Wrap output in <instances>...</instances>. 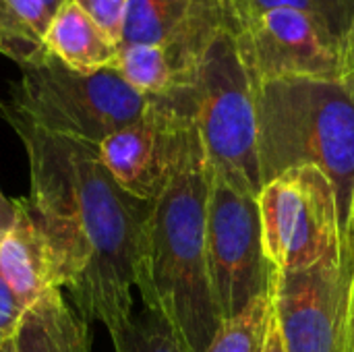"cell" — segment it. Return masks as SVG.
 <instances>
[{
    "mask_svg": "<svg viewBox=\"0 0 354 352\" xmlns=\"http://www.w3.org/2000/svg\"><path fill=\"white\" fill-rule=\"evenodd\" d=\"M27 307L15 297L0 276V352H15L19 328Z\"/></svg>",
    "mask_w": 354,
    "mask_h": 352,
    "instance_id": "obj_21",
    "label": "cell"
},
{
    "mask_svg": "<svg viewBox=\"0 0 354 352\" xmlns=\"http://www.w3.org/2000/svg\"><path fill=\"white\" fill-rule=\"evenodd\" d=\"M185 87L162 98H149L145 112L137 120L110 133L97 145L106 172L127 195L141 203H151L168 178L176 114Z\"/></svg>",
    "mask_w": 354,
    "mask_h": 352,
    "instance_id": "obj_10",
    "label": "cell"
},
{
    "mask_svg": "<svg viewBox=\"0 0 354 352\" xmlns=\"http://www.w3.org/2000/svg\"><path fill=\"white\" fill-rule=\"evenodd\" d=\"M224 6L234 25L245 23L270 8L301 10L309 15L346 54V37L353 23L354 0H224Z\"/></svg>",
    "mask_w": 354,
    "mask_h": 352,
    "instance_id": "obj_17",
    "label": "cell"
},
{
    "mask_svg": "<svg viewBox=\"0 0 354 352\" xmlns=\"http://www.w3.org/2000/svg\"><path fill=\"white\" fill-rule=\"evenodd\" d=\"M351 241H354V193H353V210H351Z\"/></svg>",
    "mask_w": 354,
    "mask_h": 352,
    "instance_id": "obj_27",
    "label": "cell"
},
{
    "mask_svg": "<svg viewBox=\"0 0 354 352\" xmlns=\"http://www.w3.org/2000/svg\"><path fill=\"white\" fill-rule=\"evenodd\" d=\"M261 245L274 270L299 272L342 259L346 243L330 178L299 166L268 180L257 195Z\"/></svg>",
    "mask_w": 354,
    "mask_h": 352,
    "instance_id": "obj_6",
    "label": "cell"
},
{
    "mask_svg": "<svg viewBox=\"0 0 354 352\" xmlns=\"http://www.w3.org/2000/svg\"><path fill=\"white\" fill-rule=\"evenodd\" d=\"M232 27L253 85L348 77L342 48L301 10L270 8Z\"/></svg>",
    "mask_w": 354,
    "mask_h": 352,
    "instance_id": "obj_9",
    "label": "cell"
},
{
    "mask_svg": "<svg viewBox=\"0 0 354 352\" xmlns=\"http://www.w3.org/2000/svg\"><path fill=\"white\" fill-rule=\"evenodd\" d=\"M44 2L48 4V8H50L52 12H56V10H58L64 2H68V0H44Z\"/></svg>",
    "mask_w": 354,
    "mask_h": 352,
    "instance_id": "obj_26",
    "label": "cell"
},
{
    "mask_svg": "<svg viewBox=\"0 0 354 352\" xmlns=\"http://www.w3.org/2000/svg\"><path fill=\"white\" fill-rule=\"evenodd\" d=\"M346 352H354V268L346 297Z\"/></svg>",
    "mask_w": 354,
    "mask_h": 352,
    "instance_id": "obj_23",
    "label": "cell"
},
{
    "mask_svg": "<svg viewBox=\"0 0 354 352\" xmlns=\"http://www.w3.org/2000/svg\"><path fill=\"white\" fill-rule=\"evenodd\" d=\"M0 116L21 139L29 162V210L48 237L62 290L85 322L110 338L133 319L149 203L127 195L100 162L97 145L33 124L6 100Z\"/></svg>",
    "mask_w": 354,
    "mask_h": 352,
    "instance_id": "obj_1",
    "label": "cell"
},
{
    "mask_svg": "<svg viewBox=\"0 0 354 352\" xmlns=\"http://www.w3.org/2000/svg\"><path fill=\"white\" fill-rule=\"evenodd\" d=\"M197 52L189 54V50L185 52V48L174 44L118 46L114 68L141 95L162 98L178 87L191 85Z\"/></svg>",
    "mask_w": 354,
    "mask_h": 352,
    "instance_id": "obj_13",
    "label": "cell"
},
{
    "mask_svg": "<svg viewBox=\"0 0 354 352\" xmlns=\"http://www.w3.org/2000/svg\"><path fill=\"white\" fill-rule=\"evenodd\" d=\"M263 352H286L284 342H282L280 328H278V324H276V319H274V313H272V319H270V328H268V336H266Z\"/></svg>",
    "mask_w": 354,
    "mask_h": 352,
    "instance_id": "obj_24",
    "label": "cell"
},
{
    "mask_svg": "<svg viewBox=\"0 0 354 352\" xmlns=\"http://www.w3.org/2000/svg\"><path fill=\"white\" fill-rule=\"evenodd\" d=\"M114 352H187L168 322L153 309H141L131 324L112 336Z\"/></svg>",
    "mask_w": 354,
    "mask_h": 352,
    "instance_id": "obj_19",
    "label": "cell"
},
{
    "mask_svg": "<svg viewBox=\"0 0 354 352\" xmlns=\"http://www.w3.org/2000/svg\"><path fill=\"white\" fill-rule=\"evenodd\" d=\"M17 222V199H8L0 191V241L10 232Z\"/></svg>",
    "mask_w": 354,
    "mask_h": 352,
    "instance_id": "obj_22",
    "label": "cell"
},
{
    "mask_svg": "<svg viewBox=\"0 0 354 352\" xmlns=\"http://www.w3.org/2000/svg\"><path fill=\"white\" fill-rule=\"evenodd\" d=\"M205 251L212 295L222 322L270 293L274 268L261 245L257 197L234 187L212 168Z\"/></svg>",
    "mask_w": 354,
    "mask_h": 352,
    "instance_id": "obj_7",
    "label": "cell"
},
{
    "mask_svg": "<svg viewBox=\"0 0 354 352\" xmlns=\"http://www.w3.org/2000/svg\"><path fill=\"white\" fill-rule=\"evenodd\" d=\"M0 276L27 309L48 290H62L56 253L33 218L27 197L17 199V222L0 241Z\"/></svg>",
    "mask_w": 354,
    "mask_h": 352,
    "instance_id": "obj_11",
    "label": "cell"
},
{
    "mask_svg": "<svg viewBox=\"0 0 354 352\" xmlns=\"http://www.w3.org/2000/svg\"><path fill=\"white\" fill-rule=\"evenodd\" d=\"M253 87L263 185L290 168H319L334 187L342 234L346 243H353V77L278 79Z\"/></svg>",
    "mask_w": 354,
    "mask_h": 352,
    "instance_id": "obj_3",
    "label": "cell"
},
{
    "mask_svg": "<svg viewBox=\"0 0 354 352\" xmlns=\"http://www.w3.org/2000/svg\"><path fill=\"white\" fill-rule=\"evenodd\" d=\"M15 352H91L89 322L60 288L48 290L25 311Z\"/></svg>",
    "mask_w": 354,
    "mask_h": 352,
    "instance_id": "obj_12",
    "label": "cell"
},
{
    "mask_svg": "<svg viewBox=\"0 0 354 352\" xmlns=\"http://www.w3.org/2000/svg\"><path fill=\"white\" fill-rule=\"evenodd\" d=\"M214 0H129L120 46H170L191 37Z\"/></svg>",
    "mask_w": 354,
    "mask_h": 352,
    "instance_id": "obj_14",
    "label": "cell"
},
{
    "mask_svg": "<svg viewBox=\"0 0 354 352\" xmlns=\"http://www.w3.org/2000/svg\"><path fill=\"white\" fill-rule=\"evenodd\" d=\"M209 162L195 124L191 85L183 89L168 178L149 203L135 288L158 311L187 352H203L218 332L205 251Z\"/></svg>",
    "mask_w": 354,
    "mask_h": 352,
    "instance_id": "obj_2",
    "label": "cell"
},
{
    "mask_svg": "<svg viewBox=\"0 0 354 352\" xmlns=\"http://www.w3.org/2000/svg\"><path fill=\"white\" fill-rule=\"evenodd\" d=\"M48 56L73 71H100L116 62L118 46L110 41L91 19L73 2H64L52 17L46 33Z\"/></svg>",
    "mask_w": 354,
    "mask_h": 352,
    "instance_id": "obj_15",
    "label": "cell"
},
{
    "mask_svg": "<svg viewBox=\"0 0 354 352\" xmlns=\"http://www.w3.org/2000/svg\"><path fill=\"white\" fill-rule=\"evenodd\" d=\"M54 12L44 0H0V54L21 66L44 62Z\"/></svg>",
    "mask_w": 354,
    "mask_h": 352,
    "instance_id": "obj_16",
    "label": "cell"
},
{
    "mask_svg": "<svg viewBox=\"0 0 354 352\" xmlns=\"http://www.w3.org/2000/svg\"><path fill=\"white\" fill-rule=\"evenodd\" d=\"M6 102L50 133L100 145L110 133L137 120L149 98L135 91L114 66L83 73L46 58L21 66V79Z\"/></svg>",
    "mask_w": 354,
    "mask_h": 352,
    "instance_id": "obj_5",
    "label": "cell"
},
{
    "mask_svg": "<svg viewBox=\"0 0 354 352\" xmlns=\"http://www.w3.org/2000/svg\"><path fill=\"white\" fill-rule=\"evenodd\" d=\"M354 241L342 259L299 272L274 270L270 299L286 352H346V297Z\"/></svg>",
    "mask_w": 354,
    "mask_h": 352,
    "instance_id": "obj_8",
    "label": "cell"
},
{
    "mask_svg": "<svg viewBox=\"0 0 354 352\" xmlns=\"http://www.w3.org/2000/svg\"><path fill=\"white\" fill-rule=\"evenodd\" d=\"M191 89L195 124L209 168L257 197L263 178L257 145L255 87L224 0H220L199 46Z\"/></svg>",
    "mask_w": 354,
    "mask_h": 352,
    "instance_id": "obj_4",
    "label": "cell"
},
{
    "mask_svg": "<svg viewBox=\"0 0 354 352\" xmlns=\"http://www.w3.org/2000/svg\"><path fill=\"white\" fill-rule=\"evenodd\" d=\"M270 319L272 299L266 293L234 317L224 319L203 352H263Z\"/></svg>",
    "mask_w": 354,
    "mask_h": 352,
    "instance_id": "obj_18",
    "label": "cell"
},
{
    "mask_svg": "<svg viewBox=\"0 0 354 352\" xmlns=\"http://www.w3.org/2000/svg\"><path fill=\"white\" fill-rule=\"evenodd\" d=\"M91 23L116 46H120L129 0H73Z\"/></svg>",
    "mask_w": 354,
    "mask_h": 352,
    "instance_id": "obj_20",
    "label": "cell"
},
{
    "mask_svg": "<svg viewBox=\"0 0 354 352\" xmlns=\"http://www.w3.org/2000/svg\"><path fill=\"white\" fill-rule=\"evenodd\" d=\"M351 77H353V83H354V66H353V71H351Z\"/></svg>",
    "mask_w": 354,
    "mask_h": 352,
    "instance_id": "obj_28",
    "label": "cell"
},
{
    "mask_svg": "<svg viewBox=\"0 0 354 352\" xmlns=\"http://www.w3.org/2000/svg\"><path fill=\"white\" fill-rule=\"evenodd\" d=\"M346 68H348V75L353 71L354 66V15H353V23H351V31H348V37H346Z\"/></svg>",
    "mask_w": 354,
    "mask_h": 352,
    "instance_id": "obj_25",
    "label": "cell"
}]
</instances>
